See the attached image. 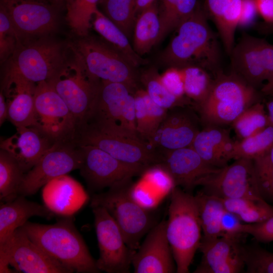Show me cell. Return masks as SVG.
Wrapping results in <instances>:
<instances>
[{"mask_svg":"<svg viewBox=\"0 0 273 273\" xmlns=\"http://www.w3.org/2000/svg\"><path fill=\"white\" fill-rule=\"evenodd\" d=\"M18 195L14 199L0 206V245L3 244L17 229L31 217L51 218L55 214L44 205L29 201Z\"/></svg>","mask_w":273,"mask_h":273,"instance_id":"obj_27","label":"cell"},{"mask_svg":"<svg viewBox=\"0 0 273 273\" xmlns=\"http://www.w3.org/2000/svg\"><path fill=\"white\" fill-rule=\"evenodd\" d=\"M166 221L154 225L134 252L131 265L134 273H173L176 267L166 233Z\"/></svg>","mask_w":273,"mask_h":273,"instance_id":"obj_19","label":"cell"},{"mask_svg":"<svg viewBox=\"0 0 273 273\" xmlns=\"http://www.w3.org/2000/svg\"><path fill=\"white\" fill-rule=\"evenodd\" d=\"M160 152L159 164L169 173L176 187L190 193L199 180L221 168L206 163L191 147Z\"/></svg>","mask_w":273,"mask_h":273,"instance_id":"obj_21","label":"cell"},{"mask_svg":"<svg viewBox=\"0 0 273 273\" xmlns=\"http://www.w3.org/2000/svg\"><path fill=\"white\" fill-rule=\"evenodd\" d=\"M134 92L123 83L101 81L91 114L84 125L117 129L139 136Z\"/></svg>","mask_w":273,"mask_h":273,"instance_id":"obj_10","label":"cell"},{"mask_svg":"<svg viewBox=\"0 0 273 273\" xmlns=\"http://www.w3.org/2000/svg\"><path fill=\"white\" fill-rule=\"evenodd\" d=\"M257 14L254 0H242V8L238 26H250L255 22Z\"/></svg>","mask_w":273,"mask_h":273,"instance_id":"obj_48","label":"cell"},{"mask_svg":"<svg viewBox=\"0 0 273 273\" xmlns=\"http://www.w3.org/2000/svg\"><path fill=\"white\" fill-rule=\"evenodd\" d=\"M78 144L91 145L127 163L149 167L159 164L161 154L139 136L117 129L85 125Z\"/></svg>","mask_w":273,"mask_h":273,"instance_id":"obj_9","label":"cell"},{"mask_svg":"<svg viewBox=\"0 0 273 273\" xmlns=\"http://www.w3.org/2000/svg\"><path fill=\"white\" fill-rule=\"evenodd\" d=\"M43 187L44 205L55 214L71 216L88 199L80 183L67 174L51 180Z\"/></svg>","mask_w":273,"mask_h":273,"instance_id":"obj_25","label":"cell"},{"mask_svg":"<svg viewBox=\"0 0 273 273\" xmlns=\"http://www.w3.org/2000/svg\"><path fill=\"white\" fill-rule=\"evenodd\" d=\"M9 265L23 273H72L32 241L20 227L0 245V272H11Z\"/></svg>","mask_w":273,"mask_h":273,"instance_id":"obj_12","label":"cell"},{"mask_svg":"<svg viewBox=\"0 0 273 273\" xmlns=\"http://www.w3.org/2000/svg\"><path fill=\"white\" fill-rule=\"evenodd\" d=\"M181 69L186 96L193 105L200 103L209 94L214 78H212L208 71L198 66L189 65Z\"/></svg>","mask_w":273,"mask_h":273,"instance_id":"obj_38","label":"cell"},{"mask_svg":"<svg viewBox=\"0 0 273 273\" xmlns=\"http://www.w3.org/2000/svg\"><path fill=\"white\" fill-rule=\"evenodd\" d=\"M197 183L203 192L221 199L245 198L264 201L259 194L253 160L241 158Z\"/></svg>","mask_w":273,"mask_h":273,"instance_id":"obj_18","label":"cell"},{"mask_svg":"<svg viewBox=\"0 0 273 273\" xmlns=\"http://www.w3.org/2000/svg\"><path fill=\"white\" fill-rule=\"evenodd\" d=\"M71 216L44 224L27 221L21 228L49 256L77 273H98L93 258Z\"/></svg>","mask_w":273,"mask_h":273,"instance_id":"obj_2","label":"cell"},{"mask_svg":"<svg viewBox=\"0 0 273 273\" xmlns=\"http://www.w3.org/2000/svg\"><path fill=\"white\" fill-rule=\"evenodd\" d=\"M267 155L270 161L273 164V146L267 153Z\"/></svg>","mask_w":273,"mask_h":273,"instance_id":"obj_56","label":"cell"},{"mask_svg":"<svg viewBox=\"0 0 273 273\" xmlns=\"http://www.w3.org/2000/svg\"><path fill=\"white\" fill-rule=\"evenodd\" d=\"M260 92L263 96H273V74L263 84Z\"/></svg>","mask_w":273,"mask_h":273,"instance_id":"obj_52","label":"cell"},{"mask_svg":"<svg viewBox=\"0 0 273 273\" xmlns=\"http://www.w3.org/2000/svg\"><path fill=\"white\" fill-rule=\"evenodd\" d=\"M92 25L109 44L120 52L134 67L148 63L130 44L128 37L116 25L98 9L95 13Z\"/></svg>","mask_w":273,"mask_h":273,"instance_id":"obj_30","label":"cell"},{"mask_svg":"<svg viewBox=\"0 0 273 273\" xmlns=\"http://www.w3.org/2000/svg\"><path fill=\"white\" fill-rule=\"evenodd\" d=\"M200 4L194 13L175 29L176 34L161 55L169 67H201L216 77L222 72L219 44Z\"/></svg>","mask_w":273,"mask_h":273,"instance_id":"obj_1","label":"cell"},{"mask_svg":"<svg viewBox=\"0 0 273 273\" xmlns=\"http://www.w3.org/2000/svg\"><path fill=\"white\" fill-rule=\"evenodd\" d=\"M105 15L128 37L136 18L135 0H102Z\"/></svg>","mask_w":273,"mask_h":273,"instance_id":"obj_41","label":"cell"},{"mask_svg":"<svg viewBox=\"0 0 273 273\" xmlns=\"http://www.w3.org/2000/svg\"><path fill=\"white\" fill-rule=\"evenodd\" d=\"M70 46L94 78L123 83L134 91L139 88L140 74L136 68L107 42L86 36L80 37Z\"/></svg>","mask_w":273,"mask_h":273,"instance_id":"obj_8","label":"cell"},{"mask_svg":"<svg viewBox=\"0 0 273 273\" xmlns=\"http://www.w3.org/2000/svg\"><path fill=\"white\" fill-rule=\"evenodd\" d=\"M258 14L267 23H273V0H254Z\"/></svg>","mask_w":273,"mask_h":273,"instance_id":"obj_49","label":"cell"},{"mask_svg":"<svg viewBox=\"0 0 273 273\" xmlns=\"http://www.w3.org/2000/svg\"><path fill=\"white\" fill-rule=\"evenodd\" d=\"M102 0H70L66 5V20L78 36H87L93 16Z\"/></svg>","mask_w":273,"mask_h":273,"instance_id":"obj_39","label":"cell"},{"mask_svg":"<svg viewBox=\"0 0 273 273\" xmlns=\"http://www.w3.org/2000/svg\"><path fill=\"white\" fill-rule=\"evenodd\" d=\"M200 121L186 106L169 109L150 146L160 152L190 147L200 130Z\"/></svg>","mask_w":273,"mask_h":273,"instance_id":"obj_20","label":"cell"},{"mask_svg":"<svg viewBox=\"0 0 273 273\" xmlns=\"http://www.w3.org/2000/svg\"><path fill=\"white\" fill-rule=\"evenodd\" d=\"M255 26L256 30L260 33L265 35L273 34V23H267L262 22Z\"/></svg>","mask_w":273,"mask_h":273,"instance_id":"obj_51","label":"cell"},{"mask_svg":"<svg viewBox=\"0 0 273 273\" xmlns=\"http://www.w3.org/2000/svg\"><path fill=\"white\" fill-rule=\"evenodd\" d=\"M243 233L252 236L259 242L267 243L273 241V216L260 223H244Z\"/></svg>","mask_w":273,"mask_h":273,"instance_id":"obj_46","label":"cell"},{"mask_svg":"<svg viewBox=\"0 0 273 273\" xmlns=\"http://www.w3.org/2000/svg\"></svg>","mask_w":273,"mask_h":273,"instance_id":"obj_57","label":"cell"},{"mask_svg":"<svg viewBox=\"0 0 273 273\" xmlns=\"http://www.w3.org/2000/svg\"><path fill=\"white\" fill-rule=\"evenodd\" d=\"M25 173L9 153L0 151V198L6 202L18 196V190Z\"/></svg>","mask_w":273,"mask_h":273,"instance_id":"obj_37","label":"cell"},{"mask_svg":"<svg viewBox=\"0 0 273 273\" xmlns=\"http://www.w3.org/2000/svg\"><path fill=\"white\" fill-rule=\"evenodd\" d=\"M258 191L266 202L273 204V164L267 153L253 160Z\"/></svg>","mask_w":273,"mask_h":273,"instance_id":"obj_43","label":"cell"},{"mask_svg":"<svg viewBox=\"0 0 273 273\" xmlns=\"http://www.w3.org/2000/svg\"><path fill=\"white\" fill-rule=\"evenodd\" d=\"M273 146V126L268 125L258 132L234 142L229 160H253L269 152Z\"/></svg>","mask_w":273,"mask_h":273,"instance_id":"obj_36","label":"cell"},{"mask_svg":"<svg viewBox=\"0 0 273 273\" xmlns=\"http://www.w3.org/2000/svg\"><path fill=\"white\" fill-rule=\"evenodd\" d=\"M230 56L232 72L257 89L273 74V44L264 39L243 33Z\"/></svg>","mask_w":273,"mask_h":273,"instance_id":"obj_16","label":"cell"},{"mask_svg":"<svg viewBox=\"0 0 273 273\" xmlns=\"http://www.w3.org/2000/svg\"><path fill=\"white\" fill-rule=\"evenodd\" d=\"M203 9L215 24L224 48L230 55L240 17L242 0H204Z\"/></svg>","mask_w":273,"mask_h":273,"instance_id":"obj_28","label":"cell"},{"mask_svg":"<svg viewBox=\"0 0 273 273\" xmlns=\"http://www.w3.org/2000/svg\"><path fill=\"white\" fill-rule=\"evenodd\" d=\"M66 60L49 82L75 118L80 132L91 114L101 81L88 72L80 56L71 47Z\"/></svg>","mask_w":273,"mask_h":273,"instance_id":"obj_5","label":"cell"},{"mask_svg":"<svg viewBox=\"0 0 273 273\" xmlns=\"http://www.w3.org/2000/svg\"><path fill=\"white\" fill-rule=\"evenodd\" d=\"M198 0H161L159 7L161 30L159 42L196 11Z\"/></svg>","mask_w":273,"mask_h":273,"instance_id":"obj_33","label":"cell"},{"mask_svg":"<svg viewBox=\"0 0 273 273\" xmlns=\"http://www.w3.org/2000/svg\"><path fill=\"white\" fill-rule=\"evenodd\" d=\"M262 96L236 74L222 72L214 78L207 97L194 106L205 126H222L232 123L246 109L261 101Z\"/></svg>","mask_w":273,"mask_h":273,"instance_id":"obj_4","label":"cell"},{"mask_svg":"<svg viewBox=\"0 0 273 273\" xmlns=\"http://www.w3.org/2000/svg\"><path fill=\"white\" fill-rule=\"evenodd\" d=\"M82 160L78 144L56 142L26 172L18 190V195L35 194L51 180L79 169Z\"/></svg>","mask_w":273,"mask_h":273,"instance_id":"obj_14","label":"cell"},{"mask_svg":"<svg viewBox=\"0 0 273 273\" xmlns=\"http://www.w3.org/2000/svg\"><path fill=\"white\" fill-rule=\"evenodd\" d=\"M54 4L58 7L61 6L64 4L66 5L70 2V0H49Z\"/></svg>","mask_w":273,"mask_h":273,"instance_id":"obj_55","label":"cell"},{"mask_svg":"<svg viewBox=\"0 0 273 273\" xmlns=\"http://www.w3.org/2000/svg\"><path fill=\"white\" fill-rule=\"evenodd\" d=\"M34 127L53 142L78 144L80 128L68 107L51 84L36 85Z\"/></svg>","mask_w":273,"mask_h":273,"instance_id":"obj_11","label":"cell"},{"mask_svg":"<svg viewBox=\"0 0 273 273\" xmlns=\"http://www.w3.org/2000/svg\"><path fill=\"white\" fill-rule=\"evenodd\" d=\"M194 196L203 233L202 238L211 239L222 236L220 223L225 208L222 199L202 190Z\"/></svg>","mask_w":273,"mask_h":273,"instance_id":"obj_32","label":"cell"},{"mask_svg":"<svg viewBox=\"0 0 273 273\" xmlns=\"http://www.w3.org/2000/svg\"><path fill=\"white\" fill-rule=\"evenodd\" d=\"M140 82L151 99L166 109L193 104L190 99H180L171 94L162 82L160 74L155 68H149L140 74Z\"/></svg>","mask_w":273,"mask_h":273,"instance_id":"obj_34","label":"cell"},{"mask_svg":"<svg viewBox=\"0 0 273 273\" xmlns=\"http://www.w3.org/2000/svg\"><path fill=\"white\" fill-rule=\"evenodd\" d=\"M133 94L137 133L150 145L168 110L154 103L143 88H138Z\"/></svg>","mask_w":273,"mask_h":273,"instance_id":"obj_29","label":"cell"},{"mask_svg":"<svg viewBox=\"0 0 273 273\" xmlns=\"http://www.w3.org/2000/svg\"><path fill=\"white\" fill-rule=\"evenodd\" d=\"M269 125L273 126V100L266 103Z\"/></svg>","mask_w":273,"mask_h":273,"instance_id":"obj_54","label":"cell"},{"mask_svg":"<svg viewBox=\"0 0 273 273\" xmlns=\"http://www.w3.org/2000/svg\"><path fill=\"white\" fill-rule=\"evenodd\" d=\"M133 30V49L142 57L159 42L161 24L157 1L137 16Z\"/></svg>","mask_w":273,"mask_h":273,"instance_id":"obj_31","label":"cell"},{"mask_svg":"<svg viewBox=\"0 0 273 273\" xmlns=\"http://www.w3.org/2000/svg\"><path fill=\"white\" fill-rule=\"evenodd\" d=\"M241 254L246 272L273 273V252L258 245H242Z\"/></svg>","mask_w":273,"mask_h":273,"instance_id":"obj_42","label":"cell"},{"mask_svg":"<svg viewBox=\"0 0 273 273\" xmlns=\"http://www.w3.org/2000/svg\"><path fill=\"white\" fill-rule=\"evenodd\" d=\"M21 43L9 17L0 8V59L6 62Z\"/></svg>","mask_w":273,"mask_h":273,"instance_id":"obj_44","label":"cell"},{"mask_svg":"<svg viewBox=\"0 0 273 273\" xmlns=\"http://www.w3.org/2000/svg\"><path fill=\"white\" fill-rule=\"evenodd\" d=\"M160 78L165 87L173 95L180 99H189L185 95L181 68L169 67L160 74Z\"/></svg>","mask_w":273,"mask_h":273,"instance_id":"obj_45","label":"cell"},{"mask_svg":"<svg viewBox=\"0 0 273 273\" xmlns=\"http://www.w3.org/2000/svg\"><path fill=\"white\" fill-rule=\"evenodd\" d=\"M226 210L245 223H257L273 216V206L264 201L245 198L221 199Z\"/></svg>","mask_w":273,"mask_h":273,"instance_id":"obj_35","label":"cell"},{"mask_svg":"<svg viewBox=\"0 0 273 273\" xmlns=\"http://www.w3.org/2000/svg\"><path fill=\"white\" fill-rule=\"evenodd\" d=\"M166 233L177 273H188L202 237L195 196L175 187L170 195Z\"/></svg>","mask_w":273,"mask_h":273,"instance_id":"obj_3","label":"cell"},{"mask_svg":"<svg viewBox=\"0 0 273 273\" xmlns=\"http://www.w3.org/2000/svg\"><path fill=\"white\" fill-rule=\"evenodd\" d=\"M244 223L235 214L224 209L220 223L222 236L240 239L244 234Z\"/></svg>","mask_w":273,"mask_h":273,"instance_id":"obj_47","label":"cell"},{"mask_svg":"<svg viewBox=\"0 0 273 273\" xmlns=\"http://www.w3.org/2000/svg\"><path fill=\"white\" fill-rule=\"evenodd\" d=\"M240 239L220 236L202 237L199 250L201 261L194 273H239L245 267Z\"/></svg>","mask_w":273,"mask_h":273,"instance_id":"obj_22","label":"cell"},{"mask_svg":"<svg viewBox=\"0 0 273 273\" xmlns=\"http://www.w3.org/2000/svg\"><path fill=\"white\" fill-rule=\"evenodd\" d=\"M56 5L49 0H1L21 42L48 36L58 26Z\"/></svg>","mask_w":273,"mask_h":273,"instance_id":"obj_15","label":"cell"},{"mask_svg":"<svg viewBox=\"0 0 273 273\" xmlns=\"http://www.w3.org/2000/svg\"><path fill=\"white\" fill-rule=\"evenodd\" d=\"M8 118V108L5 95L2 90L0 93V124Z\"/></svg>","mask_w":273,"mask_h":273,"instance_id":"obj_50","label":"cell"},{"mask_svg":"<svg viewBox=\"0 0 273 273\" xmlns=\"http://www.w3.org/2000/svg\"><path fill=\"white\" fill-rule=\"evenodd\" d=\"M156 0H135V12L137 16L144 9L148 8Z\"/></svg>","mask_w":273,"mask_h":273,"instance_id":"obj_53","label":"cell"},{"mask_svg":"<svg viewBox=\"0 0 273 273\" xmlns=\"http://www.w3.org/2000/svg\"><path fill=\"white\" fill-rule=\"evenodd\" d=\"M17 128L16 132L1 142V149L12 156L26 173L55 143L34 126Z\"/></svg>","mask_w":273,"mask_h":273,"instance_id":"obj_24","label":"cell"},{"mask_svg":"<svg viewBox=\"0 0 273 273\" xmlns=\"http://www.w3.org/2000/svg\"><path fill=\"white\" fill-rule=\"evenodd\" d=\"M62 44L48 36L21 42L6 61L5 73H16L34 83L49 82L63 66Z\"/></svg>","mask_w":273,"mask_h":273,"instance_id":"obj_7","label":"cell"},{"mask_svg":"<svg viewBox=\"0 0 273 273\" xmlns=\"http://www.w3.org/2000/svg\"><path fill=\"white\" fill-rule=\"evenodd\" d=\"M131 184L132 181L116 185L105 192L94 194L90 206L105 208L118 225L127 246L135 251L143 236L157 223L151 211L142 207L131 197L129 189Z\"/></svg>","mask_w":273,"mask_h":273,"instance_id":"obj_6","label":"cell"},{"mask_svg":"<svg viewBox=\"0 0 273 273\" xmlns=\"http://www.w3.org/2000/svg\"><path fill=\"white\" fill-rule=\"evenodd\" d=\"M232 124L241 140L258 132L269 125L264 104L259 101L248 107Z\"/></svg>","mask_w":273,"mask_h":273,"instance_id":"obj_40","label":"cell"},{"mask_svg":"<svg viewBox=\"0 0 273 273\" xmlns=\"http://www.w3.org/2000/svg\"><path fill=\"white\" fill-rule=\"evenodd\" d=\"M36 84L16 73H5L2 91L8 119L16 127L33 126Z\"/></svg>","mask_w":273,"mask_h":273,"instance_id":"obj_23","label":"cell"},{"mask_svg":"<svg viewBox=\"0 0 273 273\" xmlns=\"http://www.w3.org/2000/svg\"><path fill=\"white\" fill-rule=\"evenodd\" d=\"M234 142L228 130L221 126H206L197 133L190 147L206 163L220 168L228 165Z\"/></svg>","mask_w":273,"mask_h":273,"instance_id":"obj_26","label":"cell"},{"mask_svg":"<svg viewBox=\"0 0 273 273\" xmlns=\"http://www.w3.org/2000/svg\"><path fill=\"white\" fill-rule=\"evenodd\" d=\"M79 145L82 156L80 172L93 191L128 183L148 168L122 162L93 145Z\"/></svg>","mask_w":273,"mask_h":273,"instance_id":"obj_13","label":"cell"},{"mask_svg":"<svg viewBox=\"0 0 273 273\" xmlns=\"http://www.w3.org/2000/svg\"><path fill=\"white\" fill-rule=\"evenodd\" d=\"M99 249L96 264L100 271L128 273L135 251L127 246L115 220L104 207H92Z\"/></svg>","mask_w":273,"mask_h":273,"instance_id":"obj_17","label":"cell"}]
</instances>
